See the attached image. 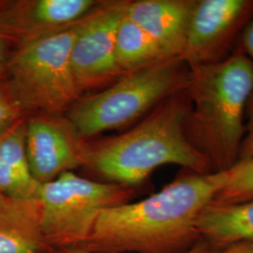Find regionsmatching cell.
Segmentation results:
<instances>
[{
  "label": "cell",
  "mask_w": 253,
  "mask_h": 253,
  "mask_svg": "<svg viewBox=\"0 0 253 253\" xmlns=\"http://www.w3.org/2000/svg\"><path fill=\"white\" fill-rule=\"evenodd\" d=\"M230 170L190 173L149 197L103 210L79 249L90 253H184L198 237L201 212L229 180Z\"/></svg>",
  "instance_id": "6da1fadb"
},
{
  "label": "cell",
  "mask_w": 253,
  "mask_h": 253,
  "mask_svg": "<svg viewBox=\"0 0 253 253\" xmlns=\"http://www.w3.org/2000/svg\"><path fill=\"white\" fill-rule=\"evenodd\" d=\"M190 107L187 89L173 94L132 129L88 145L84 167L111 183L132 188L165 164L179 165L197 173L213 172L186 133Z\"/></svg>",
  "instance_id": "7a4b0ae2"
},
{
  "label": "cell",
  "mask_w": 253,
  "mask_h": 253,
  "mask_svg": "<svg viewBox=\"0 0 253 253\" xmlns=\"http://www.w3.org/2000/svg\"><path fill=\"white\" fill-rule=\"evenodd\" d=\"M186 133L211 166L227 171L239 161L244 118L253 93V62L239 50L217 63L190 68Z\"/></svg>",
  "instance_id": "3957f363"
},
{
  "label": "cell",
  "mask_w": 253,
  "mask_h": 253,
  "mask_svg": "<svg viewBox=\"0 0 253 253\" xmlns=\"http://www.w3.org/2000/svg\"><path fill=\"white\" fill-rule=\"evenodd\" d=\"M85 17L54 34L17 46L9 54L5 84L25 113L61 115L79 100L81 91L73 76L71 54Z\"/></svg>",
  "instance_id": "277c9868"
},
{
  "label": "cell",
  "mask_w": 253,
  "mask_h": 253,
  "mask_svg": "<svg viewBox=\"0 0 253 253\" xmlns=\"http://www.w3.org/2000/svg\"><path fill=\"white\" fill-rule=\"evenodd\" d=\"M190 68L178 57L166 58L122 75L108 88L78 100L67 118L83 139L119 128L188 88Z\"/></svg>",
  "instance_id": "5b68a950"
},
{
  "label": "cell",
  "mask_w": 253,
  "mask_h": 253,
  "mask_svg": "<svg viewBox=\"0 0 253 253\" xmlns=\"http://www.w3.org/2000/svg\"><path fill=\"white\" fill-rule=\"evenodd\" d=\"M134 188L117 183H100L64 172L41 184V225L50 250L80 248L90 236L100 213L128 203Z\"/></svg>",
  "instance_id": "8992f818"
},
{
  "label": "cell",
  "mask_w": 253,
  "mask_h": 253,
  "mask_svg": "<svg viewBox=\"0 0 253 253\" xmlns=\"http://www.w3.org/2000/svg\"><path fill=\"white\" fill-rule=\"evenodd\" d=\"M253 16V0H196L181 55L189 68L220 62Z\"/></svg>",
  "instance_id": "52a82bcc"
},
{
  "label": "cell",
  "mask_w": 253,
  "mask_h": 253,
  "mask_svg": "<svg viewBox=\"0 0 253 253\" xmlns=\"http://www.w3.org/2000/svg\"><path fill=\"white\" fill-rule=\"evenodd\" d=\"M126 2L102 1L85 17L71 54L73 76L81 93L123 75L116 58V37Z\"/></svg>",
  "instance_id": "ba28073f"
},
{
  "label": "cell",
  "mask_w": 253,
  "mask_h": 253,
  "mask_svg": "<svg viewBox=\"0 0 253 253\" xmlns=\"http://www.w3.org/2000/svg\"><path fill=\"white\" fill-rule=\"evenodd\" d=\"M87 148L67 117L41 114L27 119L28 165L33 178L40 184L84 166Z\"/></svg>",
  "instance_id": "9c48e42d"
},
{
  "label": "cell",
  "mask_w": 253,
  "mask_h": 253,
  "mask_svg": "<svg viewBox=\"0 0 253 253\" xmlns=\"http://www.w3.org/2000/svg\"><path fill=\"white\" fill-rule=\"evenodd\" d=\"M102 1L16 0L0 2V37L16 46L54 34L89 14Z\"/></svg>",
  "instance_id": "30bf717a"
},
{
  "label": "cell",
  "mask_w": 253,
  "mask_h": 253,
  "mask_svg": "<svg viewBox=\"0 0 253 253\" xmlns=\"http://www.w3.org/2000/svg\"><path fill=\"white\" fill-rule=\"evenodd\" d=\"M196 0L126 2V15L150 37L166 57L180 58Z\"/></svg>",
  "instance_id": "8fae6325"
},
{
  "label": "cell",
  "mask_w": 253,
  "mask_h": 253,
  "mask_svg": "<svg viewBox=\"0 0 253 253\" xmlns=\"http://www.w3.org/2000/svg\"><path fill=\"white\" fill-rule=\"evenodd\" d=\"M41 225L38 199L0 194V253H49Z\"/></svg>",
  "instance_id": "7c38bea8"
},
{
  "label": "cell",
  "mask_w": 253,
  "mask_h": 253,
  "mask_svg": "<svg viewBox=\"0 0 253 253\" xmlns=\"http://www.w3.org/2000/svg\"><path fill=\"white\" fill-rule=\"evenodd\" d=\"M198 236L221 245L253 243V199L230 205L209 204L200 214Z\"/></svg>",
  "instance_id": "4fadbf2b"
},
{
  "label": "cell",
  "mask_w": 253,
  "mask_h": 253,
  "mask_svg": "<svg viewBox=\"0 0 253 253\" xmlns=\"http://www.w3.org/2000/svg\"><path fill=\"white\" fill-rule=\"evenodd\" d=\"M116 58L124 75L168 57L141 27L126 16L125 12L117 31Z\"/></svg>",
  "instance_id": "5bb4252c"
},
{
  "label": "cell",
  "mask_w": 253,
  "mask_h": 253,
  "mask_svg": "<svg viewBox=\"0 0 253 253\" xmlns=\"http://www.w3.org/2000/svg\"><path fill=\"white\" fill-rule=\"evenodd\" d=\"M26 118L0 133V158L26 184L33 188L41 186L32 176L27 154Z\"/></svg>",
  "instance_id": "9a60e30c"
},
{
  "label": "cell",
  "mask_w": 253,
  "mask_h": 253,
  "mask_svg": "<svg viewBox=\"0 0 253 253\" xmlns=\"http://www.w3.org/2000/svg\"><path fill=\"white\" fill-rule=\"evenodd\" d=\"M253 199V159L239 161L230 169L226 185L217 192L212 205H230Z\"/></svg>",
  "instance_id": "2e32d148"
},
{
  "label": "cell",
  "mask_w": 253,
  "mask_h": 253,
  "mask_svg": "<svg viewBox=\"0 0 253 253\" xmlns=\"http://www.w3.org/2000/svg\"><path fill=\"white\" fill-rule=\"evenodd\" d=\"M39 188L28 186L0 158V194L18 199H38Z\"/></svg>",
  "instance_id": "e0dca14e"
},
{
  "label": "cell",
  "mask_w": 253,
  "mask_h": 253,
  "mask_svg": "<svg viewBox=\"0 0 253 253\" xmlns=\"http://www.w3.org/2000/svg\"><path fill=\"white\" fill-rule=\"evenodd\" d=\"M25 112L13 100L3 79H0V133L25 118Z\"/></svg>",
  "instance_id": "ac0fdd59"
},
{
  "label": "cell",
  "mask_w": 253,
  "mask_h": 253,
  "mask_svg": "<svg viewBox=\"0 0 253 253\" xmlns=\"http://www.w3.org/2000/svg\"><path fill=\"white\" fill-rule=\"evenodd\" d=\"M246 115L248 117V121L246 125L244 138L240 147L239 161L253 159V93L248 101Z\"/></svg>",
  "instance_id": "d6986e66"
},
{
  "label": "cell",
  "mask_w": 253,
  "mask_h": 253,
  "mask_svg": "<svg viewBox=\"0 0 253 253\" xmlns=\"http://www.w3.org/2000/svg\"><path fill=\"white\" fill-rule=\"evenodd\" d=\"M239 42V46L237 48L253 62V16L243 29Z\"/></svg>",
  "instance_id": "ffe728a7"
},
{
  "label": "cell",
  "mask_w": 253,
  "mask_h": 253,
  "mask_svg": "<svg viewBox=\"0 0 253 253\" xmlns=\"http://www.w3.org/2000/svg\"><path fill=\"white\" fill-rule=\"evenodd\" d=\"M49 253H90L79 248H62L52 250ZM184 253H207V247L201 245H194L190 250Z\"/></svg>",
  "instance_id": "44dd1931"
},
{
  "label": "cell",
  "mask_w": 253,
  "mask_h": 253,
  "mask_svg": "<svg viewBox=\"0 0 253 253\" xmlns=\"http://www.w3.org/2000/svg\"><path fill=\"white\" fill-rule=\"evenodd\" d=\"M8 45L9 42L0 37V79H3L6 73V67L9 57Z\"/></svg>",
  "instance_id": "7402d4cb"
},
{
  "label": "cell",
  "mask_w": 253,
  "mask_h": 253,
  "mask_svg": "<svg viewBox=\"0 0 253 253\" xmlns=\"http://www.w3.org/2000/svg\"><path fill=\"white\" fill-rule=\"evenodd\" d=\"M216 253H253V243L231 245L223 251Z\"/></svg>",
  "instance_id": "603a6c76"
}]
</instances>
